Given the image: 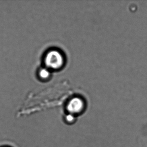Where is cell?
I'll return each instance as SVG.
<instances>
[{
  "label": "cell",
  "instance_id": "cell-4",
  "mask_svg": "<svg viewBox=\"0 0 147 147\" xmlns=\"http://www.w3.org/2000/svg\"><path fill=\"white\" fill-rule=\"evenodd\" d=\"M65 120L68 123H72L75 121V116L71 114H68L65 117Z\"/></svg>",
  "mask_w": 147,
  "mask_h": 147
},
{
  "label": "cell",
  "instance_id": "cell-2",
  "mask_svg": "<svg viewBox=\"0 0 147 147\" xmlns=\"http://www.w3.org/2000/svg\"><path fill=\"white\" fill-rule=\"evenodd\" d=\"M85 108L84 100L80 97L73 98L68 102L66 109L68 113L75 116L81 114Z\"/></svg>",
  "mask_w": 147,
  "mask_h": 147
},
{
  "label": "cell",
  "instance_id": "cell-1",
  "mask_svg": "<svg viewBox=\"0 0 147 147\" xmlns=\"http://www.w3.org/2000/svg\"><path fill=\"white\" fill-rule=\"evenodd\" d=\"M45 64L48 68L58 70L63 66L64 58L62 54L56 50H51L46 54Z\"/></svg>",
  "mask_w": 147,
  "mask_h": 147
},
{
  "label": "cell",
  "instance_id": "cell-3",
  "mask_svg": "<svg viewBox=\"0 0 147 147\" xmlns=\"http://www.w3.org/2000/svg\"><path fill=\"white\" fill-rule=\"evenodd\" d=\"M38 73L40 78L44 80L48 79L51 76L50 71L47 68H44L40 69Z\"/></svg>",
  "mask_w": 147,
  "mask_h": 147
}]
</instances>
